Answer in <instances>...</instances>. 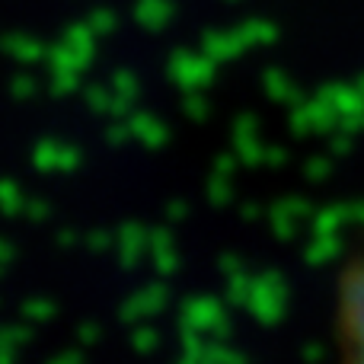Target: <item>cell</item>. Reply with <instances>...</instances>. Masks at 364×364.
Here are the masks:
<instances>
[{"label":"cell","instance_id":"cell-1","mask_svg":"<svg viewBox=\"0 0 364 364\" xmlns=\"http://www.w3.org/2000/svg\"><path fill=\"white\" fill-rule=\"evenodd\" d=\"M336 364H364V250L355 252L333 291Z\"/></svg>","mask_w":364,"mask_h":364}]
</instances>
